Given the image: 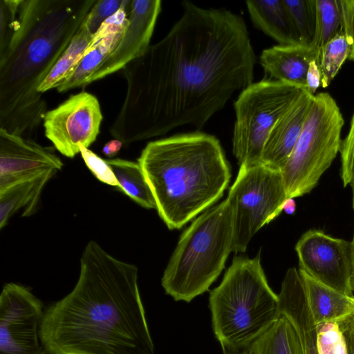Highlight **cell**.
<instances>
[{
  "instance_id": "4fadbf2b",
  "label": "cell",
  "mask_w": 354,
  "mask_h": 354,
  "mask_svg": "<svg viewBox=\"0 0 354 354\" xmlns=\"http://www.w3.org/2000/svg\"><path fill=\"white\" fill-rule=\"evenodd\" d=\"M63 165L53 147L0 128V192Z\"/></svg>"
},
{
  "instance_id": "4dcf8cb0",
  "label": "cell",
  "mask_w": 354,
  "mask_h": 354,
  "mask_svg": "<svg viewBox=\"0 0 354 354\" xmlns=\"http://www.w3.org/2000/svg\"><path fill=\"white\" fill-rule=\"evenodd\" d=\"M340 176L344 187L354 182V112L350 128L340 149Z\"/></svg>"
},
{
  "instance_id": "d590c367",
  "label": "cell",
  "mask_w": 354,
  "mask_h": 354,
  "mask_svg": "<svg viewBox=\"0 0 354 354\" xmlns=\"http://www.w3.org/2000/svg\"><path fill=\"white\" fill-rule=\"evenodd\" d=\"M123 143L117 139L106 142L102 149V153L108 158L116 156L122 148Z\"/></svg>"
},
{
  "instance_id": "6da1fadb",
  "label": "cell",
  "mask_w": 354,
  "mask_h": 354,
  "mask_svg": "<svg viewBox=\"0 0 354 354\" xmlns=\"http://www.w3.org/2000/svg\"><path fill=\"white\" fill-rule=\"evenodd\" d=\"M180 19L122 70L127 93L111 136L124 145L179 126L201 129L252 83L254 52L243 17L182 3Z\"/></svg>"
},
{
  "instance_id": "3957f363",
  "label": "cell",
  "mask_w": 354,
  "mask_h": 354,
  "mask_svg": "<svg viewBox=\"0 0 354 354\" xmlns=\"http://www.w3.org/2000/svg\"><path fill=\"white\" fill-rule=\"evenodd\" d=\"M96 0H20L13 33L0 50V128L25 138L43 122L38 88Z\"/></svg>"
},
{
  "instance_id": "7c38bea8",
  "label": "cell",
  "mask_w": 354,
  "mask_h": 354,
  "mask_svg": "<svg viewBox=\"0 0 354 354\" xmlns=\"http://www.w3.org/2000/svg\"><path fill=\"white\" fill-rule=\"evenodd\" d=\"M295 249L299 270L331 288L354 295L351 241L310 230L300 237Z\"/></svg>"
},
{
  "instance_id": "cb8c5ba5",
  "label": "cell",
  "mask_w": 354,
  "mask_h": 354,
  "mask_svg": "<svg viewBox=\"0 0 354 354\" xmlns=\"http://www.w3.org/2000/svg\"><path fill=\"white\" fill-rule=\"evenodd\" d=\"M248 348L252 354H303L297 332L283 315Z\"/></svg>"
},
{
  "instance_id": "8fae6325",
  "label": "cell",
  "mask_w": 354,
  "mask_h": 354,
  "mask_svg": "<svg viewBox=\"0 0 354 354\" xmlns=\"http://www.w3.org/2000/svg\"><path fill=\"white\" fill-rule=\"evenodd\" d=\"M102 118L97 98L81 91L46 111L45 136L59 153L73 158L80 153V145L88 148L96 140Z\"/></svg>"
},
{
  "instance_id": "8d00e7d4",
  "label": "cell",
  "mask_w": 354,
  "mask_h": 354,
  "mask_svg": "<svg viewBox=\"0 0 354 354\" xmlns=\"http://www.w3.org/2000/svg\"><path fill=\"white\" fill-rule=\"evenodd\" d=\"M296 210V203L294 198H287L283 204L282 211L288 214H292Z\"/></svg>"
},
{
  "instance_id": "7a4b0ae2",
  "label": "cell",
  "mask_w": 354,
  "mask_h": 354,
  "mask_svg": "<svg viewBox=\"0 0 354 354\" xmlns=\"http://www.w3.org/2000/svg\"><path fill=\"white\" fill-rule=\"evenodd\" d=\"M138 274L90 241L74 288L44 310L39 334L46 354H155Z\"/></svg>"
},
{
  "instance_id": "f546056e",
  "label": "cell",
  "mask_w": 354,
  "mask_h": 354,
  "mask_svg": "<svg viewBox=\"0 0 354 354\" xmlns=\"http://www.w3.org/2000/svg\"><path fill=\"white\" fill-rule=\"evenodd\" d=\"M81 156L88 169L100 181L111 186H118L115 176L106 162L93 151L82 145H80Z\"/></svg>"
},
{
  "instance_id": "83f0119b",
  "label": "cell",
  "mask_w": 354,
  "mask_h": 354,
  "mask_svg": "<svg viewBox=\"0 0 354 354\" xmlns=\"http://www.w3.org/2000/svg\"><path fill=\"white\" fill-rule=\"evenodd\" d=\"M319 354H346L342 334L336 322L316 325Z\"/></svg>"
},
{
  "instance_id": "1f68e13d",
  "label": "cell",
  "mask_w": 354,
  "mask_h": 354,
  "mask_svg": "<svg viewBox=\"0 0 354 354\" xmlns=\"http://www.w3.org/2000/svg\"><path fill=\"white\" fill-rule=\"evenodd\" d=\"M20 0H0V50L11 37L17 19Z\"/></svg>"
},
{
  "instance_id": "8992f818",
  "label": "cell",
  "mask_w": 354,
  "mask_h": 354,
  "mask_svg": "<svg viewBox=\"0 0 354 354\" xmlns=\"http://www.w3.org/2000/svg\"><path fill=\"white\" fill-rule=\"evenodd\" d=\"M232 241L233 212L226 198L181 234L161 279L165 293L189 303L207 291L225 268Z\"/></svg>"
},
{
  "instance_id": "ffe728a7",
  "label": "cell",
  "mask_w": 354,
  "mask_h": 354,
  "mask_svg": "<svg viewBox=\"0 0 354 354\" xmlns=\"http://www.w3.org/2000/svg\"><path fill=\"white\" fill-rule=\"evenodd\" d=\"M299 270L316 325L336 322L354 310V295L340 292Z\"/></svg>"
},
{
  "instance_id": "603a6c76",
  "label": "cell",
  "mask_w": 354,
  "mask_h": 354,
  "mask_svg": "<svg viewBox=\"0 0 354 354\" xmlns=\"http://www.w3.org/2000/svg\"><path fill=\"white\" fill-rule=\"evenodd\" d=\"M93 37V35L82 22L66 50L39 86L38 91L40 93L57 88L68 79L82 59Z\"/></svg>"
},
{
  "instance_id": "ba28073f",
  "label": "cell",
  "mask_w": 354,
  "mask_h": 354,
  "mask_svg": "<svg viewBox=\"0 0 354 354\" xmlns=\"http://www.w3.org/2000/svg\"><path fill=\"white\" fill-rule=\"evenodd\" d=\"M277 80L252 83L234 103L232 150L240 166L261 163L265 143L274 124L305 91Z\"/></svg>"
},
{
  "instance_id": "f35d334b",
  "label": "cell",
  "mask_w": 354,
  "mask_h": 354,
  "mask_svg": "<svg viewBox=\"0 0 354 354\" xmlns=\"http://www.w3.org/2000/svg\"><path fill=\"white\" fill-rule=\"evenodd\" d=\"M223 354H252L249 348L239 350V351H230L227 349H223Z\"/></svg>"
},
{
  "instance_id": "e0dca14e",
  "label": "cell",
  "mask_w": 354,
  "mask_h": 354,
  "mask_svg": "<svg viewBox=\"0 0 354 354\" xmlns=\"http://www.w3.org/2000/svg\"><path fill=\"white\" fill-rule=\"evenodd\" d=\"M313 97L305 90L277 122L265 143L262 164L283 169L301 133Z\"/></svg>"
},
{
  "instance_id": "30bf717a",
  "label": "cell",
  "mask_w": 354,
  "mask_h": 354,
  "mask_svg": "<svg viewBox=\"0 0 354 354\" xmlns=\"http://www.w3.org/2000/svg\"><path fill=\"white\" fill-rule=\"evenodd\" d=\"M41 301L22 285L8 283L0 295V354H46L40 339Z\"/></svg>"
},
{
  "instance_id": "d6986e66",
  "label": "cell",
  "mask_w": 354,
  "mask_h": 354,
  "mask_svg": "<svg viewBox=\"0 0 354 354\" xmlns=\"http://www.w3.org/2000/svg\"><path fill=\"white\" fill-rule=\"evenodd\" d=\"M254 25L280 45H298L300 39L283 0H248Z\"/></svg>"
},
{
  "instance_id": "7402d4cb",
  "label": "cell",
  "mask_w": 354,
  "mask_h": 354,
  "mask_svg": "<svg viewBox=\"0 0 354 354\" xmlns=\"http://www.w3.org/2000/svg\"><path fill=\"white\" fill-rule=\"evenodd\" d=\"M106 162L118 180V189L144 208H156L153 192L138 162L120 158L107 159Z\"/></svg>"
},
{
  "instance_id": "52a82bcc",
  "label": "cell",
  "mask_w": 354,
  "mask_h": 354,
  "mask_svg": "<svg viewBox=\"0 0 354 354\" xmlns=\"http://www.w3.org/2000/svg\"><path fill=\"white\" fill-rule=\"evenodd\" d=\"M344 120L333 97L315 95L301 133L281 170L288 198L310 192L329 168L342 145Z\"/></svg>"
},
{
  "instance_id": "2e32d148",
  "label": "cell",
  "mask_w": 354,
  "mask_h": 354,
  "mask_svg": "<svg viewBox=\"0 0 354 354\" xmlns=\"http://www.w3.org/2000/svg\"><path fill=\"white\" fill-rule=\"evenodd\" d=\"M279 297V315L285 316L299 337L303 354H319L317 327L309 308L299 269L289 268L282 281Z\"/></svg>"
},
{
  "instance_id": "277c9868",
  "label": "cell",
  "mask_w": 354,
  "mask_h": 354,
  "mask_svg": "<svg viewBox=\"0 0 354 354\" xmlns=\"http://www.w3.org/2000/svg\"><path fill=\"white\" fill-rule=\"evenodd\" d=\"M138 162L169 230L181 228L212 205L231 178L219 140L201 132L149 142Z\"/></svg>"
},
{
  "instance_id": "9a60e30c",
  "label": "cell",
  "mask_w": 354,
  "mask_h": 354,
  "mask_svg": "<svg viewBox=\"0 0 354 354\" xmlns=\"http://www.w3.org/2000/svg\"><path fill=\"white\" fill-rule=\"evenodd\" d=\"M130 0H123L120 8L106 19L93 35L86 48L68 79L57 88L59 93L91 84L95 73L115 48L128 25L127 8Z\"/></svg>"
},
{
  "instance_id": "e575fe53",
  "label": "cell",
  "mask_w": 354,
  "mask_h": 354,
  "mask_svg": "<svg viewBox=\"0 0 354 354\" xmlns=\"http://www.w3.org/2000/svg\"><path fill=\"white\" fill-rule=\"evenodd\" d=\"M321 84V75L316 61L312 62L308 67L306 75V91L311 95L315 93Z\"/></svg>"
},
{
  "instance_id": "74e56055",
  "label": "cell",
  "mask_w": 354,
  "mask_h": 354,
  "mask_svg": "<svg viewBox=\"0 0 354 354\" xmlns=\"http://www.w3.org/2000/svg\"><path fill=\"white\" fill-rule=\"evenodd\" d=\"M351 190H352V206L354 210V182H353L351 185ZM351 247H352V255H353V275H352V288L354 293V233L353 236V239L351 240Z\"/></svg>"
},
{
  "instance_id": "ac0fdd59",
  "label": "cell",
  "mask_w": 354,
  "mask_h": 354,
  "mask_svg": "<svg viewBox=\"0 0 354 354\" xmlns=\"http://www.w3.org/2000/svg\"><path fill=\"white\" fill-rule=\"evenodd\" d=\"M318 51L304 45L275 46L265 49L260 63L265 71L277 81L306 88V75L310 64L317 61Z\"/></svg>"
},
{
  "instance_id": "4316f807",
  "label": "cell",
  "mask_w": 354,
  "mask_h": 354,
  "mask_svg": "<svg viewBox=\"0 0 354 354\" xmlns=\"http://www.w3.org/2000/svg\"><path fill=\"white\" fill-rule=\"evenodd\" d=\"M301 45L310 46L316 30V0H283Z\"/></svg>"
},
{
  "instance_id": "9c48e42d",
  "label": "cell",
  "mask_w": 354,
  "mask_h": 354,
  "mask_svg": "<svg viewBox=\"0 0 354 354\" xmlns=\"http://www.w3.org/2000/svg\"><path fill=\"white\" fill-rule=\"evenodd\" d=\"M233 212L232 251L244 252L253 236L278 216L288 198L281 170L241 165L226 198Z\"/></svg>"
},
{
  "instance_id": "d6a6232c",
  "label": "cell",
  "mask_w": 354,
  "mask_h": 354,
  "mask_svg": "<svg viewBox=\"0 0 354 354\" xmlns=\"http://www.w3.org/2000/svg\"><path fill=\"white\" fill-rule=\"evenodd\" d=\"M341 16L339 31L350 47L348 59L354 61V0H338Z\"/></svg>"
},
{
  "instance_id": "f1b7e54d",
  "label": "cell",
  "mask_w": 354,
  "mask_h": 354,
  "mask_svg": "<svg viewBox=\"0 0 354 354\" xmlns=\"http://www.w3.org/2000/svg\"><path fill=\"white\" fill-rule=\"evenodd\" d=\"M123 0H96L83 22L94 35L106 19L117 12Z\"/></svg>"
},
{
  "instance_id": "5b68a950",
  "label": "cell",
  "mask_w": 354,
  "mask_h": 354,
  "mask_svg": "<svg viewBox=\"0 0 354 354\" xmlns=\"http://www.w3.org/2000/svg\"><path fill=\"white\" fill-rule=\"evenodd\" d=\"M209 308L216 339L222 349L248 348L279 317V297L270 287L261 264L235 257L221 283L209 293Z\"/></svg>"
},
{
  "instance_id": "836d02e7",
  "label": "cell",
  "mask_w": 354,
  "mask_h": 354,
  "mask_svg": "<svg viewBox=\"0 0 354 354\" xmlns=\"http://www.w3.org/2000/svg\"><path fill=\"white\" fill-rule=\"evenodd\" d=\"M336 322L344 337L346 354H354V310Z\"/></svg>"
},
{
  "instance_id": "5bb4252c",
  "label": "cell",
  "mask_w": 354,
  "mask_h": 354,
  "mask_svg": "<svg viewBox=\"0 0 354 354\" xmlns=\"http://www.w3.org/2000/svg\"><path fill=\"white\" fill-rule=\"evenodd\" d=\"M161 10L160 0H130L127 8L128 25L122 38L93 75L91 82L102 79L140 57L149 48Z\"/></svg>"
},
{
  "instance_id": "484cf974",
  "label": "cell",
  "mask_w": 354,
  "mask_h": 354,
  "mask_svg": "<svg viewBox=\"0 0 354 354\" xmlns=\"http://www.w3.org/2000/svg\"><path fill=\"white\" fill-rule=\"evenodd\" d=\"M350 47L343 34L339 32L320 53L317 64L321 75V84L327 87L348 58Z\"/></svg>"
},
{
  "instance_id": "d4e9b609",
  "label": "cell",
  "mask_w": 354,
  "mask_h": 354,
  "mask_svg": "<svg viewBox=\"0 0 354 354\" xmlns=\"http://www.w3.org/2000/svg\"><path fill=\"white\" fill-rule=\"evenodd\" d=\"M340 24L338 0H316V30L310 46L318 51L319 55L327 43L339 32Z\"/></svg>"
},
{
  "instance_id": "44dd1931",
  "label": "cell",
  "mask_w": 354,
  "mask_h": 354,
  "mask_svg": "<svg viewBox=\"0 0 354 354\" xmlns=\"http://www.w3.org/2000/svg\"><path fill=\"white\" fill-rule=\"evenodd\" d=\"M56 170L15 184L0 192V228L8 223L10 216L22 207H25L23 216L33 213L47 182L56 174Z\"/></svg>"
}]
</instances>
